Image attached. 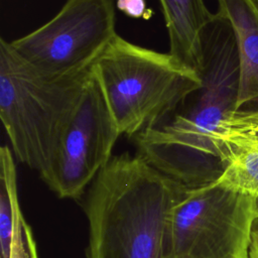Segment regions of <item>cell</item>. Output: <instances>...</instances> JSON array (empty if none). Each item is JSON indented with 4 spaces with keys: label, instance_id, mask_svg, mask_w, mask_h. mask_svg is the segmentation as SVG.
Returning a JSON list of instances; mask_svg holds the SVG:
<instances>
[{
    "label": "cell",
    "instance_id": "8992f818",
    "mask_svg": "<svg viewBox=\"0 0 258 258\" xmlns=\"http://www.w3.org/2000/svg\"><path fill=\"white\" fill-rule=\"evenodd\" d=\"M115 0H66L46 23L9 41L37 73L59 78L93 67L117 35Z\"/></svg>",
    "mask_w": 258,
    "mask_h": 258
},
{
    "label": "cell",
    "instance_id": "6da1fadb",
    "mask_svg": "<svg viewBox=\"0 0 258 258\" xmlns=\"http://www.w3.org/2000/svg\"><path fill=\"white\" fill-rule=\"evenodd\" d=\"M198 73L201 86L163 122L132 138L137 155L186 187L208 185L222 176L226 162L220 137L237 111V40L231 23L218 12L204 30Z\"/></svg>",
    "mask_w": 258,
    "mask_h": 258
},
{
    "label": "cell",
    "instance_id": "30bf717a",
    "mask_svg": "<svg viewBox=\"0 0 258 258\" xmlns=\"http://www.w3.org/2000/svg\"><path fill=\"white\" fill-rule=\"evenodd\" d=\"M14 154L3 145L0 148V250L1 258L11 257L14 229L22 215L17 196Z\"/></svg>",
    "mask_w": 258,
    "mask_h": 258
},
{
    "label": "cell",
    "instance_id": "9a60e30c",
    "mask_svg": "<svg viewBox=\"0 0 258 258\" xmlns=\"http://www.w3.org/2000/svg\"><path fill=\"white\" fill-rule=\"evenodd\" d=\"M254 213L255 216H258V197L254 198Z\"/></svg>",
    "mask_w": 258,
    "mask_h": 258
},
{
    "label": "cell",
    "instance_id": "5bb4252c",
    "mask_svg": "<svg viewBox=\"0 0 258 258\" xmlns=\"http://www.w3.org/2000/svg\"><path fill=\"white\" fill-rule=\"evenodd\" d=\"M249 258H258V216L254 217L249 246Z\"/></svg>",
    "mask_w": 258,
    "mask_h": 258
},
{
    "label": "cell",
    "instance_id": "5b68a950",
    "mask_svg": "<svg viewBox=\"0 0 258 258\" xmlns=\"http://www.w3.org/2000/svg\"><path fill=\"white\" fill-rule=\"evenodd\" d=\"M254 198L220 181L185 187L166 225L167 258H249Z\"/></svg>",
    "mask_w": 258,
    "mask_h": 258
},
{
    "label": "cell",
    "instance_id": "7a4b0ae2",
    "mask_svg": "<svg viewBox=\"0 0 258 258\" xmlns=\"http://www.w3.org/2000/svg\"><path fill=\"white\" fill-rule=\"evenodd\" d=\"M186 186L139 155H113L90 184L87 258H167L169 212Z\"/></svg>",
    "mask_w": 258,
    "mask_h": 258
},
{
    "label": "cell",
    "instance_id": "52a82bcc",
    "mask_svg": "<svg viewBox=\"0 0 258 258\" xmlns=\"http://www.w3.org/2000/svg\"><path fill=\"white\" fill-rule=\"evenodd\" d=\"M120 135L93 68L75 112L39 172L41 179L58 198H80L113 156Z\"/></svg>",
    "mask_w": 258,
    "mask_h": 258
},
{
    "label": "cell",
    "instance_id": "ba28073f",
    "mask_svg": "<svg viewBox=\"0 0 258 258\" xmlns=\"http://www.w3.org/2000/svg\"><path fill=\"white\" fill-rule=\"evenodd\" d=\"M231 23L240 64L237 111L258 114V0H217Z\"/></svg>",
    "mask_w": 258,
    "mask_h": 258
},
{
    "label": "cell",
    "instance_id": "3957f363",
    "mask_svg": "<svg viewBox=\"0 0 258 258\" xmlns=\"http://www.w3.org/2000/svg\"><path fill=\"white\" fill-rule=\"evenodd\" d=\"M93 68L121 135L130 138L163 122L202 83L196 70L169 52L119 34Z\"/></svg>",
    "mask_w": 258,
    "mask_h": 258
},
{
    "label": "cell",
    "instance_id": "277c9868",
    "mask_svg": "<svg viewBox=\"0 0 258 258\" xmlns=\"http://www.w3.org/2000/svg\"><path fill=\"white\" fill-rule=\"evenodd\" d=\"M92 73L93 67L66 77L43 76L1 38L0 118L21 163L38 173L44 168Z\"/></svg>",
    "mask_w": 258,
    "mask_h": 258
},
{
    "label": "cell",
    "instance_id": "9c48e42d",
    "mask_svg": "<svg viewBox=\"0 0 258 258\" xmlns=\"http://www.w3.org/2000/svg\"><path fill=\"white\" fill-rule=\"evenodd\" d=\"M159 3L168 34V52L198 72L203 33L214 13L204 0H159Z\"/></svg>",
    "mask_w": 258,
    "mask_h": 258
},
{
    "label": "cell",
    "instance_id": "8fae6325",
    "mask_svg": "<svg viewBox=\"0 0 258 258\" xmlns=\"http://www.w3.org/2000/svg\"><path fill=\"white\" fill-rule=\"evenodd\" d=\"M218 181L252 198L258 197V139L231 150Z\"/></svg>",
    "mask_w": 258,
    "mask_h": 258
},
{
    "label": "cell",
    "instance_id": "4fadbf2b",
    "mask_svg": "<svg viewBox=\"0 0 258 258\" xmlns=\"http://www.w3.org/2000/svg\"><path fill=\"white\" fill-rule=\"evenodd\" d=\"M116 7L125 15L133 18H148L151 11L147 8L145 0H115Z\"/></svg>",
    "mask_w": 258,
    "mask_h": 258
},
{
    "label": "cell",
    "instance_id": "7c38bea8",
    "mask_svg": "<svg viewBox=\"0 0 258 258\" xmlns=\"http://www.w3.org/2000/svg\"><path fill=\"white\" fill-rule=\"evenodd\" d=\"M32 232L29 225L21 215L14 229L10 258H26V244Z\"/></svg>",
    "mask_w": 258,
    "mask_h": 258
}]
</instances>
